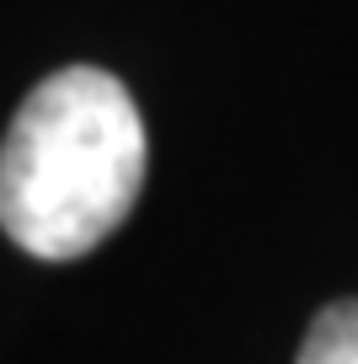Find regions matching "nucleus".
Returning a JSON list of instances; mask_svg holds the SVG:
<instances>
[{"label":"nucleus","mask_w":358,"mask_h":364,"mask_svg":"<svg viewBox=\"0 0 358 364\" xmlns=\"http://www.w3.org/2000/svg\"><path fill=\"white\" fill-rule=\"evenodd\" d=\"M145 124L118 75L70 65L33 86L0 145V230L43 262L86 257L145 188Z\"/></svg>","instance_id":"obj_1"},{"label":"nucleus","mask_w":358,"mask_h":364,"mask_svg":"<svg viewBox=\"0 0 358 364\" xmlns=\"http://www.w3.org/2000/svg\"><path fill=\"white\" fill-rule=\"evenodd\" d=\"M300 364H358V300H337L310 321Z\"/></svg>","instance_id":"obj_2"}]
</instances>
